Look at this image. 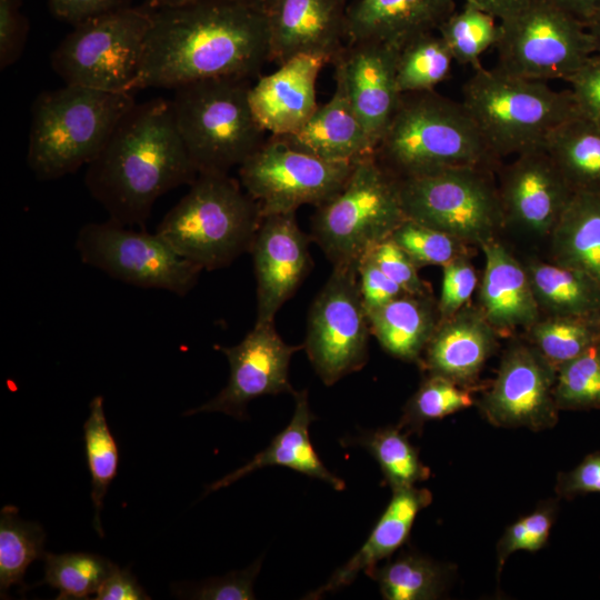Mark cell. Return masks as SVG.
<instances>
[{"instance_id": "1", "label": "cell", "mask_w": 600, "mask_h": 600, "mask_svg": "<svg viewBox=\"0 0 600 600\" xmlns=\"http://www.w3.org/2000/svg\"><path fill=\"white\" fill-rule=\"evenodd\" d=\"M267 14L231 0L156 9L133 89L248 78L269 60Z\"/></svg>"}, {"instance_id": "18", "label": "cell", "mask_w": 600, "mask_h": 600, "mask_svg": "<svg viewBox=\"0 0 600 600\" xmlns=\"http://www.w3.org/2000/svg\"><path fill=\"white\" fill-rule=\"evenodd\" d=\"M498 189L504 223L536 236L551 233L573 194L543 147L517 154Z\"/></svg>"}, {"instance_id": "33", "label": "cell", "mask_w": 600, "mask_h": 600, "mask_svg": "<svg viewBox=\"0 0 600 600\" xmlns=\"http://www.w3.org/2000/svg\"><path fill=\"white\" fill-rule=\"evenodd\" d=\"M46 533L37 522L19 517L16 506H4L0 512V594L7 598L13 586L27 588L23 577L28 567L44 558Z\"/></svg>"}, {"instance_id": "28", "label": "cell", "mask_w": 600, "mask_h": 600, "mask_svg": "<svg viewBox=\"0 0 600 600\" xmlns=\"http://www.w3.org/2000/svg\"><path fill=\"white\" fill-rule=\"evenodd\" d=\"M370 332L390 356L420 362L440 320L430 294L404 293L367 313Z\"/></svg>"}, {"instance_id": "36", "label": "cell", "mask_w": 600, "mask_h": 600, "mask_svg": "<svg viewBox=\"0 0 600 600\" xmlns=\"http://www.w3.org/2000/svg\"><path fill=\"white\" fill-rule=\"evenodd\" d=\"M356 443L364 447L378 462L392 491L414 487L427 480L431 471L422 463L416 447L397 427H384L359 436Z\"/></svg>"}, {"instance_id": "16", "label": "cell", "mask_w": 600, "mask_h": 600, "mask_svg": "<svg viewBox=\"0 0 600 600\" xmlns=\"http://www.w3.org/2000/svg\"><path fill=\"white\" fill-rule=\"evenodd\" d=\"M219 349L230 366L227 386L214 398L186 411L183 416L223 412L244 419L251 400L266 394L296 392L289 381V366L292 356L303 349V344L286 343L273 322L254 323L238 344Z\"/></svg>"}, {"instance_id": "17", "label": "cell", "mask_w": 600, "mask_h": 600, "mask_svg": "<svg viewBox=\"0 0 600 600\" xmlns=\"http://www.w3.org/2000/svg\"><path fill=\"white\" fill-rule=\"evenodd\" d=\"M307 236L296 212L264 216L250 253L257 281L256 323H271L312 268Z\"/></svg>"}, {"instance_id": "42", "label": "cell", "mask_w": 600, "mask_h": 600, "mask_svg": "<svg viewBox=\"0 0 600 600\" xmlns=\"http://www.w3.org/2000/svg\"><path fill=\"white\" fill-rule=\"evenodd\" d=\"M419 266H446L462 252L460 240L406 218L390 237Z\"/></svg>"}, {"instance_id": "37", "label": "cell", "mask_w": 600, "mask_h": 600, "mask_svg": "<svg viewBox=\"0 0 600 600\" xmlns=\"http://www.w3.org/2000/svg\"><path fill=\"white\" fill-rule=\"evenodd\" d=\"M437 32L448 46L453 60L474 70L482 67L481 56L494 48L500 36V24L490 13L464 2L438 28Z\"/></svg>"}, {"instance_id": "35", "label": "cell", "mask_w": 600, "mask_h": 600, "mask_svg": "<svg viewBox=\"0 0 600 600\" xmlns=\"http://www.w3.org/2000/svg\"><path fill=\"white\" fill-rule=\"evenodd\" d=\"M452 54L437 31L420 34L403 44L397 54L400 92L432 91L451 72Z\"/></svg>"}, {"instance_id": "50", "label": "cell", "mask_w": 600, "mask_h": 600, "mask_svg": "<svg viewBox=\"0 0 600 600\" xmlns=\"http://www.w3.org/2000/svg\"><path fill=\"white\" fill-rule=\"evenodd\" d=\"M554 491L558 498L572 499L588 493H600V452L586 456L573 469L560 472Z\"/></svg>"}, {"instance_id": "23", "label": "cell", "mask_w": 600, "mask_h": 600, "mask_svg": "<svg viewBox=\"0 0 600 600\" xmlns=\"http://www.w3.org/2000/svg\"><path fill=\"white\" fill-rule=\"evenodd\" d=\"M480 247L484 254V270L479 310L498 333L530 328L541 318V312L526 267L496 239Z\"/></svg>"}, {"instance_id": "5", "label": "cell", "mask_w": 600, "mask_h": 600, "mask_svg": "<svg viewBox=\"0 0 600 600\" xmlns=\"http://www.w3.org/2000/svg\"><path fill=\"white\" fill-rule=\"evenodd\" d=\"M259 203L228 173H199L156 232L202 270L250 252L262 221Z\"/></svg>"}, {"instance_id": "38", "label": "cell", "mask_w": 600, "mask_h": 600, "mask_svg": "<svg viewBox=\"0 0 600 600\" xmlns=\"http://www.w3.org/2000/svg\"><path fill=\"white\" fill-rule=\"evenodd\" d=\"M43 561L44 578L39 584L57 589L59 600L89 599L117 568L109 559L88 552H46Z\"/></svg>"}, {"instance_id": "54", "label": "cell", "mask_w": 600, "mask_h": 600, "mask_svg": "<svg viewBox=\"0 0 600 600\" xmlns=\"http://www.w3.org/2000/svg\"><path fill=\"white\" fill-rule=\"evenodd\" d=\"M586 26L600 13V0H548Z\"/></svg>"}, {"instance_id": "24", "label": "cell", "mask_w": 600, "mask_h": 600, "mask_svg": "<svg viewBox=\"0 0 600 600\" xmlns=\"http://www.w3.org/2000/svg\"><path fill=\"white\" fill-rule=\"evenodd\" d=\"M457 0H356L348 9V42L374 41L397 50L434 32Z\"/></svg>"}, {"instance_id": "8", "label": "cell", "mask_w": 600, "mask_h": 600, "mask_svg": "<svg viewBox=\"0 0 600 600\" xmlns=\"http://www.w3.org/2000/svg\"><path fill=\"white\" fill-rule=\"evenodd\" d=\"M404 219L399 179L371 154L356 161L342 189L316 207L310 238L332 266H358Z\"/></svg>"}, {"instance_id": "10", "label": "cell", "mask_w": 600, "mask_h": 600, "mask_svg": "<svg viewBox=\"0 0 600 600\" xmlns=\"http://www.w3.org/2000/svg\"><path fill=\"white\" fill-rule=\"evenodd\" d=\"M487 167H456L399 179L406 218L444 232L463 243L494 239L504 217Z\"/></svg>"}, {"instance_id": "6", "label": "cell", "mask_w": 600, "mask_h": 600, "mask_svg": "<svg viewBox=\"0 0 600 600\" xmlns=\"http://www.w3.org/2000/svg\"><path fill=\"white\" fill-rule=\"evenodd\" d=\"M461 102L498 160L541 148L557 126L580 113L570 90L496 67L474 70Z\"/></svg>"}, {"instance_id": "22", "label": "cell", "mask_w": 600, "mask_h": 600, "mask_svg": "<svg viewBox=\"0 0 600 600\" xmlns=\"http://www.w3.org/2000/svg\"><path fill=\"white\" fill-rule=\"evenodd\" d=\"M497 337L481 311L466 306L439 320L420 363L429 374L471 387L494 352Z\"/></svg>"}, {"instance_id": "52", "label": "cell", "mask_w": 600, "mask_h": 600, "mask_svg": "<svg viewBox=\"0 0 600 600\" xmlns=\"http://www.w3.org/2000/svg\"><path fill=\"white\" fill-rule=\"evenodd\" d=\"M96 600H146L148 593L139 584L137 578L128 569L116 570L102 583L94 597Z\"/></svg>"}, {"instance_id": "57", "label": "cell", "mask_w": 600, "mask_h": 600, "mask_svg": "<svg viewBox=\"0 0 600 600\" xmlns=\"http://www.w3.org/2000/svg\"><path fill=\"white\" fill-rule=\"evenodd\" d=\"M156 9L176 8L190 3L194 0H148Z\"/></svg>"}, {"instance_id": "3", "label": "cell", "mask_w": 600, "mask_h": 600, "mask_svg": "<svg viewBox=\"0 0 600 600\" xmlns=\"http://www.w3.org/2000/svg\"><path fill=\"white\" fill-rule=\"evenodd\" d=\"M374 156L397 179L499 162L462 102L436 90L401 96Z\"/></svg>"}, {"instance_id": "39", "label": "cell", "mask_w": 600, "mask_h": 600, "mask_svg": "<svg viewBox=\"0 0 600 600\" xmlns=\"http://www.w3.org/2000/svg\"><path fill=\"white\" fill-rule=\"evenodd\" d=\"M600 339V321L548 316L528 328V341L557 369Z\"/></svg>"}, {"instance_id": "11", "label": "cell", "mask_w": 600, "mask_h": 600, "mask_svg": "<svg viewBox=\"0 0 600 600\" xmlns=\"http://www.w3.org/2000/svg\"><path fill=\"white\" fill-rule=\"evenodd\" d=\"M499 24L496 68L512 76L566 80L596 53L587 26L548 0H531Z\"/></svg>"}, {"instance_id": "19", "label": "cell", "mask_w": 600, "mask_h": 600, "mask_svg": "<svg viewBox=\"0 0 600 600\" xmlns=\"http://www.w3.org/2000/svg\"><path fill=\"white\" fill-rule=\"evenodd\" d=\"M347 0H276L267 13L269 60L312 56L333 63L348 43Z\"/></svg>"}, {"instance_id": "13", "label": "cell", "mask_w": 600, "mask_h": 600, "mask_svg": "<svg viewBox=\"0 0 600 600\" xmlns=\"http://www.w3.org/2000/svg\"><path fill=\"white\" fill-rule=\"evenodd\" d=\"M370 327L357 264L333 266L314 298L303 348L322 382L331 386L368 361Z\"/></svg>"}, {"instance_id": "53", "label": "cell", "mask_w": 600, "mask_h": 600, "mask_svg": "<svg viewBox=\"0 0 600 600\" xmlns=\"http://www.w3.org/2000/svg\"><path fill=\"white\" fill-rule=\"evenodd\" d=\"M531 0H463L479 9L490 13L498 21L506 20L521 9H523Z\"/></svg>"}, {"instance_id": "32", "label": "cell", "mask_w": 600, "mask_h": 600, "mask_svg": "<svg viewBox=\"0 0 600 600\" xmlns=\"http://www.w3.org/2000/svg\"><path fill=\"white\" fill-rule=\"evenodd\" d=\"M451 566L431 560L416 552H402L369 574L378 582L387 600H433L450 587Z\"/></svg>"}, {"instance_id": "7", "label": "cell", "mask_w": 600, "mask_h": 600, "mask_svg": "<svg viewBox=\"0 0 600 600\" xmlns=\"http://www.w3.org/2000/svg\"><path fill=\"white\" fill-rule=\"evenodd\" d=\"M250 88L248 78H217L173 89L176 126L198 173H228L267 140Z\"/></svg>"}, {"instance_id": "20", "label": "cell", "mask_w": 600, "mask_h": 600, "mask_svg": "<svg viewBox=\"0 0 600 600\" xmlns=\"http://www.w3.org/2000/svg\"><path fill=\"white\" fill-rule=\"evenodd\" d=\"M398 50L382 42H348L334 60L351 104L378 146L402 93L397 82Z\"/></svg>"}, {"instance_id": "15", "label": "cell", "mask_w": 600, "mask_h": 600, "mask_svg": "<svg viewBox=\"0 0 600 600\" xmlns=\"http://www.w3.org/2000/svg\"><path fill=\"white\" fill-rule=\"evenodd\" d=\"M557 368L528 340L504 351L497 377L477 402L489 423L501 428L542 431L559 418L553 389Z\"/></svg>"}, {"instance_id": "2", "label": "cell", "mask_w": 600, "mask_h": 600, "mask_svg": "<svg viewBox=\"0 0 600 600\" xmlns=\"http://www.w3.org/2000/svg\"><path fill=\"white\" fill-rule=\"evenodd\" d=\"M170 100L134 103L87 166L84 183L109 219L143 228L154 202L198 177Z\"/></svg>"}, {"instance_id": "21", "label": "cell", "mask_w": 600, "mask_h": 600, "mask_svg": "<svg viewBox=\"0 0 600 600\" xmlns=\"http://www.w3.org/2000/svg\"><path fill=\"white\" fill-rule=\"evenodd\" d=\"M327 62L312 56H298L251 84L252 112L270 136L297 132L318 108L317 80Z\"/></svg>"}, {"instance_id": "9", "label": "cell", "mask_w": 600, "mask_h": 600, "mask_svg": "<svg viewBox=\"0 0 600 600\" xmlns=\"http://www.w3.org/2000/svg\"><path fill=\"white\" fill-rule=\"evenodd\" d=\"M152 12L120 7L74 26L51 54L64 84L132 92Z\"/></svg>"}, {"instance_id": "4", "label": "cell", "mask_w": 600, "mask_h": 600, "mask_svg": "<svg viewBox=\"0 0 600 600\" xmlns=\"http://www.w3.org/2000/svg\"><path fill=\"white\" fill-rule=\"evenodd\" d=\"M134 103L131 92L74 84L40 93L31 110L30 170L48 181L88 166Z\"/></svg>"}, {"instance_id": "31", "label": "cell", "mask_w": 600, "mask_h": 600, "mask_svg": "<svg viewBox=\"0 0 600 600\" xmlns=\"http://www.w3.org/2000/svg\"><path fill=\"white\" fill-rule=\"evenodd\" d=\"M542 147L573 192L600 191L599 126L579 113L557 126Z\"/></svg>"}, {"instance_id": "25", "label": "cell", "mask_w": 600, "mask_h": 600, "mask_svg": "<svg viewBox=\"0 0 600 600\" xmlns=\"http://www.w3.org/2000/svg\"><path fill=\"white\" fill-rule=\"evenodd\" d=\"M277 138L294 149L328 161L356 162L374 154L376 151V146L356 113L343 81L338 76L330 100L318 106L300 130Z\"/></svg>"}, {"instance_id": "34", "label": "cell", "mask_w": 600, "mask_h": 600, "mask_svg": "<svg viewBox=\"0 0 600 600\" xmlns=\"http://www.w3.org/2000/svg\"><path fill=\"white\" fill-rule=\"evenodd\" d=\"M103 397L96 396L89 404L90 413L83 424L84 450L91 476V500L94 507L93 528L100 537L103 529L100 512L103 498L119 464V449L106 419Z\"/></svg>"}, {"instance_id": "51", "label": "cell", "mask_w": 600, "mask_h": 600, "mask_svg": "<svg viewBox=\"0 0 600 600\" xmlns=\"http://www.w3.org/2000/svg\"><path fill=\"white\" fill-rule=\"evenodd\" d=\"M52 14L63 21L78 24L96 16L118 9L122 0H48Z\"/></svg>"}, {"instance_id": "48", "label": "cell", "mask_w": 600, "mask_h": 600, "mask_svg": "<svg viewBox=\"0 0 600 600\" xmlns=\"http://www.w3.org/2000/svg\"><path fill=\"white\" fill-rule=\"evenodd\" d=\"M22 0H0V68L6 69L21 56L28 21L21 12Z\"/></svg>"}, {"instance_id": "47", "label": "cell", "mask_w": 600, "mask_h": 600, "mask_svg": "<svg viewBox=\"0 0 600 600\" xmlns=\"http://www.w3.org/2000/svg\"><path fill=\"white\" fill-rule=\"evenodd\" d=\"M564 81L581 116L600 127V53L592 54Z\"/></svg>"}, {"instance_id": "29", "label": "cell", "mask_w": 600, "mask_h": 600, "mask_svg": "<svg viewBox=\"0 0 600 600\" xmlns=\"http://www.w3.org/2000/svg\"><path fill=\"white\" fill-rule=\"evenodd\" d=\"M554 263L600 283V191H576L551 233Z\"/></svg>"}, {"instance_id": "14", "label": "cell", "mask_w": 600, "mask_h": 600, "mask_svg": "<svg viewBox=\"0 0 600 600\" xmlns=\"http://www.w3.org/2000/svg\"><path fill=\"white\" fill-rule=\"evenodd\" d=\"M353 166L314 157L270 136L240 164L239 179L264 217L323 204L342 189Z\"/></svg>"}, {"instance_id": "55", "label": "cell", "mask_w": 600, "mask_h": 600, "mask_svg": "<svg viewBox=\"0 0 600 600\" xmlns=\"http://www.w3.org/2000/svg\"><path fill=\"white\" fill-rule=\"evenodd\" d=\"M231 1L256 9L267 14L272 8L276 0H231Z\"/></svg>"}, {"instance_id": "27", "label": "cell", "mask_w": 600, "mask_h": 600, "mask_svg": "<svg viewBox=\"0 0 600 600\" xmlns=\"http://www.w3.org/2000/svg\"><path fill=\"white\" fill-rule=\"evenodd\" d=\"M294 412L289 424L270 444L248 463L210 484L207 492L226 488L241 478L269 466H282L311 478L327 482L336 490H343L344 481L331 473L320 460L309 434L310 423L316 419L310 410L308 391H296Z\"/></svg>"}, {"instance_id": "49", "label": "cell", "mask_w": 600, "mask_h": 600, "mask_svg": "<svg viewBox=\"0 0 600 600\" xmlns=\"http://www.w3.org/2000/svg\"><path fill=\"white\" fill-rule=\"evenodd\" d=\"M358 280L367 313L406 293L376 264L369 252L358 263Z\"/></svg>"}, {"instance_id": "40", "label": "cell", "mask_w": 600, "mask_h": 600, "mask_svg": "<svg viewBox=\"0 0 600 600\" xmlns=\"http://www.w3.org/2000/svg\"><path fill=\"white\" fill-rule=\"evenodd\" d=\"M476 403L471 387L429 374L407 401L398 427L420 433L424 423L443 419Z\"/></svg>"}, {"instance_id": "46", "label": "cell", "mask_w": 600, "mask_h": 600, "mask_svg": "<svg viewBox=\"0 0 600 600\" xmlns=\"http://www.w3.org/2000/svg\"><path fill=\"white\" fill-rule=\"evenodd\" d=\"M261 567L258 559L242 571H233L226 577L208 580L188 592V598L200 600H250L254 599L253 583Z\"/></svg>"}, {"instance_id": "30", "label": "cell", "mask_w": 600, "mask_h": 600, "mask_svg": "<svg viewBox=\"0 0 600 600\" xmlns=\"http://www.w3.org/2000/svg\"><path fill=\"white\" fill-rule=\"evenodd\" d=\"M526 269L540 312L600 321V283L592 277L554 262L532 261Z\"/></svg>"}, {"instance_id": "44", "label": "cell", "mask_w": 600, "mask_h": 600, "mask_svg": "<svg viewBox=\"0 0 600 600\" xmlns=\"http://www.w3.org/2000/svg\"><path fill=\"white\" fill-rule=\"evenodd\" d=\"M442 287L437 303L440 319H446L468 306L477 287L476 270L464 253L442 267Z\"/></svg>"}, {"instance_id": "41", "label": "cell", "mask_w": 600, "mask_h": 600, "mask_svg": "<svg viewBox=\"0 0 600 600\" xmlns=\"http://www.w3.org/2000/svg\"><path fill=\"white\" fill-rule=\"evenodd\" d=\"M553 396L559 410L600 409V339L557 369Z\"/></svg>"}, {"instance_id": "45", "label": "cell", "mask_w": 600, "mask_h": 600, "mask_svg": "<svg viewBox=\"0 0 600 600\" xmlns=\"http://www.w3.org/2000/svg\"><path fill=\"white\" fill-rule=\"evenodd\" d=\"M369 254L406 293L430 294L429 287L418 274V266L391 238L374 246Z\"/></svg>"}, {"instance_id": "43", "label": "cell", "mask_w": 600, "mask_h": 600, "mask_svg": "<svg viewBox=\"0 0 600 600\" xmlns=\"http://www.w3.org/2000/svg\"><path fill=\"white\" fill-rule=\"evenodd\" d=\"M557 513V500L542 501L534 511L518 519L504 530L496 547L499 573L512 553L537 552L547 546Z\"/></svg>"}, {"instance_id": "56", "label": "cell", "mask_w": 600, "mask_h": 600, "mask_svg": "<svg viewBox=\"0 0 600 600\" xmlns=\"http://www.w3.org/2000/svg\"><path fill=\"white\" fill-rule=\"evenodd\" d=\"M587 28L594 40L596 53H600V13L587 24Z\"/></svg>"}, {"instance_id": "26", "label": "cell", "mask_w": 600, "mask_h": 600, "mask_svg": "<svg viewBox=\"0 0 600 600\" xmlns=\"http://www.w3.org/2000/svg\"><path fill=\"white\" fill-rule=\"evenodd\" d=\"M431 502L432 493L426 488L414 486L392 491L391 500L360 550L306 598L319 599L326 592L348 586L361 571L369 576L381 560L407 542L418 513Z\"/></svg>"}, {"instance_id": "12", "label": "cell", "mask_w": 600, "mask_h": 600, "mask_svg": "<svg viewBox=\"0 0 600 600\" xmlns=\"http://www.w3.org/2000/svg\"><path fill=\"white\" fill-rule=\"evenodd\" d=\"M76 249L83 263L111 278L179 297L193 289L202 271L157 232L133 230L110 219L81 227Z\"/></svg>"}]
</instances>
